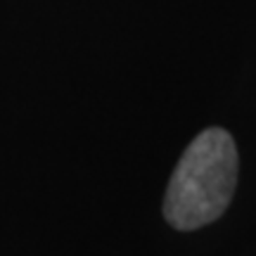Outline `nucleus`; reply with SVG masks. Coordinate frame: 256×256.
Wrapping results in <instances>:
<instances>
[{
  "label": "nucleus",
  "instance_id": "obj_1",
  "mask_svg": "<svg viewBox=\"0 0 256 256\" xmlns=\"http://www.w3.org/2000/svg\"><path fill=\"white\" fill-rule=\"evenodd\" d=\"M238 168V147L228 130H202L188 145L168 180L164 218L176 230H197L214 223L235 194Z\"/></svg>",
  "mask_w": 256,
  "mask_h": 256
}]
</instances>
